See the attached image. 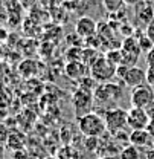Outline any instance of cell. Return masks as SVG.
Listing matches in <instances>:
<instances>
[{
    "label": "cell",
    "instance_id": "6da1fadb",
    "mask_svg": "<svg viewBox=\"0 0 154 159\" xmlns=\"http://www.w3.org/2000/svg\"><path fill=\"white\" fill-rule=\"evenodd\" d=\"M78 129L86 138H101L107 132L104 116L98 112H90L78 118Z\"/></svg>",
    "mask_w": 154,
    "mask_h": 159
},
{
    "label": "cell",
    "instance_id": "7a4b0ae2",
    "mask_svg": "<svg viewBox=\"0 0 154 159\" xmlns=\"http://www.w3.org/2000/svg\"><path fill=\"white\" fill-rule=\"evenodd\" d=\"M104 121H105V127L107 132L115 135L121 130H125V127L128 125V112L121 109V107H112L107 109L104 113Z\"/></svg>",
    "mask_w": 154,
    "mask_h": 159
},
{
    "label": "cell",
    "instance_id": "3957f363",
    "mask_svg": "<svg viewBox=\"0 0 154 159\" xmlns=\"http://www.w3.org/2000/svg\"><path fill=\"white\" fill-rule=\"evenodd\" d=\"M93 97H95V104H99L102 107L105 102L119 101V98L122 97V89H121V86H117L115 83L107 81V83L99 84L95 89Z\"/></svg>",
    "mask_w": 154,
    "mask_h": 159
},
{
    "label": "cell",
    "instance_id": "277c9868",
    "mask_svg": "<svg viewBox=\"0 0 154 159\" xmlns=\"http://www.w3.org/2000/svg\"><path fill=\"white\" fill-rule=\"evenodd\" d=\"M116 67L107 57H99L92 63L90 72H92V78L95 81H101V83H107L110 81L112 77L116 75Z\"/></svg>",
    "mask_w": 154,
    "mask_h": 159
},
{
    "label": "cell",
    "instance_id": "5b68a950",
    "mask_svg": "<svg viewBox=\"0 0 154 159\" xmlns=\"http://www.w3.org/2000/svg\"><path fill=\"white\" fill-rule=\"evenodd\" d=\"M93 104H95V97L90 89L79 87L73 93V109H75L77 118L84 116L86 113H90L93 109Z\"/></svg>",
    "mask_w": 154,
    "mask_h": 159
},
{
    "label": "cell",
    "instance_id": "8992f818",
    "mask_svg": "<svg viewBox=\"0 0 154 159\" xmlns=\"http://www.w3.org/2000/svg\"><path fill=\"white\" fill-rule=\"evenodd\" d=\"M153 102H154V89L150 84H143V86L131 89V93H130L131 107L148 109Z\"/></svg>",
    "mask_w": 154,
    "mask_h": 159
},
{
    "label": "cell",
    "instance_id": "52a82bcc",
    "mask_svg": "<svg viewBox=\"0 0 154 159\" xmlns=\"http://www.w3.org/2000/svg\"><path fill=\"white\" fill-rule=\"evenodd\" d=\"M150 115L147 112V109H140V107H131L128 110V127L131 130H142V129H148L150 124Z\"/></svg>",
    "mask_w": 154,
    "mask_h": 159
},
{
    "label": "cell",
    "instance_id": "ba28073f",
    "mask_svg": "<svg viewBox=\"0 0 154 159\" xmlns=\"http://www.w3.org/2000/svg\"><path fill=\"white\" fill-rule=\"evenodd\" d=\"M75 32L81 39H92L98 34V23L92 17L84 16L77 20L75 23Z\"/></svg>",
    "mask_w": 154,
    "mask_h": 159
},
{
    "label": "cell",
    "instance_id": "9c48e42d",
    "mask_svg": "<svg viewBox=\"0 0 154 159\" xmlns=\"http://www.w3.org/2000/svg\"><path fill=\"white\" fill-rule=\"evenodd\" d=\"M124 84L134 89V87H139V86H143L147 84V74H145V69H140L137 66H131L128 67V70L125 72L124 75Z\"/></svg>",
    "mask_w": 154,
    "mask_h": 159
},
{
    "label": "cell",
    "instance_id": "30bf717a",
    "mask_svg": "<svg viewBox=\"0 0 154 159\" xmlns=\"http://www.w3.org/2000/svg\"><path fill=\"white\" fill-rule=\"evenodd\" d=\"M130 144L136 145L137 148H148V147H153V136L147 129L131 130L130 132Z\"/></svg>",
    "mask_w": 154,
    "mask_h": 159
},
{
    "label": "cell",
    "instance_id": "8fae6325",
    "mask_svg": "<svg viewBox=\"0 0 154 159\" xmlns=\"http://www.w3.org/2000/svg\"><path fill=\"white\" fill-rule=\"evenodd\" d=\"M134 8L137 9V12H136L137 20H139L140 23H143L145 26H147L150 21L154 20V9L148 5V2H142L140 5H137Z\"/></svg>",
    "mask_w": 154,
    "mask_h": 159
},
{
    "label": "cell",
    "instance_id": "7c38bea8",
    "mask_svg": "<svg viewBox=\"0 0 154 159\" xmlns=\"http://www.w3.org/2000/svg\"><path fill=\"white\" fill-rule=\"evenodd\" d=\"M87 66H84L79 60L77 61H70L67 66H66V74L70 77V78H81V77H86L87 75Z\"/></svg>",
    "mask_w": 154,
    "mask_h": 159
},
{
    "label": "cell",
    "instance_id": "4fadbf2b",
    "mask_svg": "<svg viewBox=\"0 0 154 159\" xmlns=\"http://www.w3.org/2000/svg\"><path fill=\"white\" fill-rule=\"evenodd\" d=\"M119 159H140V152L133 144H127L121 152H119Z\"/></svg>",
    "mask_w": 154,
    "mask_h": 159
},
{
    "label": "cell",
    "instance_id": "5bb4252c",
    "mask_svg": "<svg viewBox=\"0 0 154 159\" xmlns=\"http://www.w3.org/2000/svg\"><path fill=\"white\" fill-rule=\"evenodd\" d=\"M102 2V6H104V9L108 12V14H116V12H119L124 6H125V2L124 0H101Z\"/></svg>",
    "mask_w": 154,
    "mask_h": 159
},
{
    "label": "cell",
    "instance_id": "9a60e30c",
    "mask_svg": "<svg viewBox=\"0 0 154 159\" xmlns=\"http://www.w3.org/2000/svg\"><path fill=\"white\" fill-rule=\"evenodd\" d=\"M8 145L11 147V148H14V150H21L23 148V145H24V139L21 135H9V138H8Z\"/></svg>",
    "mask_w": 154,
    "mask_h": 159
},
{
    "label": "cell",
    "instance_id": "2e32d148",
    "mask_svg": "<svg viewBox=\"0 0 154 159\" xmlns=\"http://www.w3.org/2000/svg\"><path fill=\"white\" fill-rule=\"evenodd\" d=\"M145 74H147V84L154 87V64H147Z\"/></svg>",
    "mask_w": 154,
    "mask_h": 159
},
{
    "label": "cell",
    "instance_id": "e0dca14e",
    "mask_svg": "<svg viewBox=\"0 0 154 159\" xmlns=\"http://www.w3.org/2000/svg\"><path fill=\"white\" fill-rule=\"evenodd\" d=\"M143 31H145V35H147V37L150 39V41L154 44V20L153 21H150V23L145 26Z\"/></svg>",
    "mask_w": 154,
    "mask_h": 159
},
{
    "label": "cell",
    "instance_id": "ac0fdd59",
    "mask_svg": "<svg viewBox=\"0 0 154 159\" xmlns=\"http://www.w3.org/2000/svg\"><path fill=\"white\" fill-rule=\"evenodd\" d=\"M147 64H154V44L151 49L147 52Z\"/></svg>",
    "mask_w": 154,
    "mask_h": 159
},
{
    "label": "cell",
    "instance_id": "d6986e66",
    "mask_svg": "<svg viewBox=\"0 0 154 159\" xmlns=\"http://www.w3.org/2000/svg\"><path fill=\"white\" fill-rule=\"evenodd\" d=\"M124 2H125V6H137L145 0H124Z\"/></svg>",
    "mask_w": 154,
    "mask_h": 159
},
{
    "label": "cell",
    "instance_id": "ffe728a7",
    "mask_svg": "<svg viewBox=\"0 0 154 159\" xmlns=\"http://www.w3.org/2000/svg\"><path fill=\"white\" fill-rule=\"evenodd\" d=\"M147 112H148V115H150V119L151 121H154V102L147 109Z\"/></svg>",
    "mask_w": 154,
    "mask_h": 159
},
{
    "label": "cell",
    "instance_id": "44dd1931",
    "mask_svg": "<svg viewBox=\"0 0 154 159\" xmlns=\"http://www.w3.org/2000/svg\"><path fill=\"white\" fill-rule=\"evenodd\" d=\"M150 133H151V136L154 138V121H150V124H148V129H147Z\"/></svg>",
    "mask_w": 154,
    "mask_h": 159
},
{
    "label": "cell",
    "instance_id": "7402d4cb",
    "mask_svg": "<svg viewBox=\"0 0 154 159\" xmlns=\"http://www.w3.org/2000/svg\"><path fill=\"white\" fill-rule=\"evenodd\" d=\"M99 159H119V156H101Z\"/></svg>",
    "mask_w": 154,
    "mask_h": 159
},
{
    "label": "cell",
    "instance_id": "603a6c76",
    "mask_svg": "<svg viewBox=\"0 0 154 159\" xmlns=\"http://www.w3.org/2000/svg\"><path fill=\"white\" fill-rule=\"evenodd\" d=\"M0 159H3V147L0 145Z\"/></svg>",
    "mask_w": 154,
    "mask_h": 159
},
{
    "label": "cell",
    "instance_id": "cb8c5ba5",
    "mask_svg": "<svg viewBox=\"0 0 154 159\" xmlns=\"http://www.w3.org/2000/svg\"><path fill=\"white\" fill-rule=\"evenodd\" d=\"M44 159H59V158H57V156H47V158H44Z\"/></svg>",
    "mask_w": 154,
    "mask_h": 159
},
{
    "label": "cell",
    "instance_id": "d4e9b609",
    "mask_svg": "<svg viewBox=\"0 0 154 159\" xmlns=\"http://www.w3.org/2000/svg\"><path fill=\"white\" fill-rule=\"evenodd\" d=\"M153 148H154V138H153Z\"/></svg>",
    "mask_w": 154,
    "mask_h": 159
},
{
    "label": "cell",
    "instance_id": "484cf974",
    "mask_svg": "<svg viewBox=\"0 0 154 159\" xmlns=\"http://www.w3.org/2000/svg\"><path fill=\"white\" fill-rule=\"evenodd\" d=\"M153 89H154V87H153Z\"/></svg>",
    "mask_w": 154,
    "mask_h": 159
}]
</instances>
